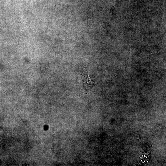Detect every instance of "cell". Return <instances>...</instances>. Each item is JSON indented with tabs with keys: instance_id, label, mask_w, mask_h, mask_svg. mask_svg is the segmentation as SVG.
<instances>
[{
	"instance_id": "6da1fadb",
	"label": "cell",
	"mask_w": 166,
	"mask_h": 166,
	"mask_svg": "<svg viewBox=\"0 0 166 166\" xmlns=\"http://www.w3.org/2000/svg\"><path fill=\"white\" fill-rule=\"evenodd\" d=\"M83 83L85 85V87L88 91L91 90L92 88L95 85L93 80L89 77L88 72L86 73L83 76Z\"/></svg>"
}]
</instances>
